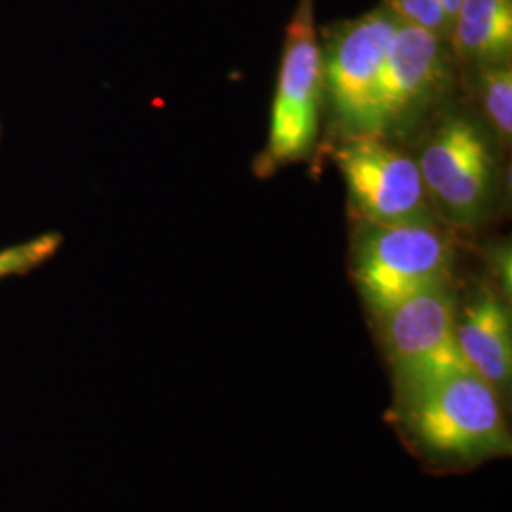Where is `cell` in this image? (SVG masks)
<instances>
[{"instance_id": "ba28073f", "label": "cell", "mask_w": 512, "mask_h": 512, "mask_svg": "<svg viewBox=\"0 0 512 512\" xmlns=\"http://www.w3.org/2000/svg\"><path fill=\"white\" fill-rule=\"evenodd\" d=\"M450 44L399 19L385 59L378 135H401L444 95L452 78Z\"/></svg>"}, {"instance_id": "3957f363", "label": "cell", "mask_w": 512, "mask_h": 512, "mask_svg": "<svg viewBox=\"0 0 512 512\" xmlns=\"http://www.w3.org/2000/svg\"><path fill=\"white\" fill-rule=\"evenodd\" d=\"M421 181L437 219L456 230H475L490 213L495 156L473 118L450 114L427 135L420 156Z\"/></svg>"}, {"instance_id": "52a82bcc", "label": "cell", "mask_w": 512, "mask_h": 512, "mask_svg": "<svg viewBox=\"0 0 512 512\" xmlns=\"http://www.w3.org/2000/svg\"><path fill=\"white\" fill-rule=\"evenodd\" d=\"M456 313V294L442 283L374 315L397 391L469 368L456 342Z\"/></svg>"}, {"instance_id": "2e32d148", "label": "cell", "mask_w": 512, "mask_h": 512, "mask_svg": "<svg viewBox=\"0 0 512 512\" xmlns=\"http://www.w3.org/2000/svg\"><path fill=\"white\" fill-rule=\"evenodd\" d=\"M0 135H2V129H0Z\"/></svg>"}, {"instance_id": "8992f818", "label": "cell", "mask_w": 512, "mask_h": 512, "mask_svg": "<svg viewBox=\"0 0 512 512\" xmlns=\"http://www.w3.org/2000/svg\"><path fill=\"white\" fill-rule=\"evenodd\" d=\"M357 219L378 224H440L416 158L380 135H348L336 148Z\"/></svg>"}, {"instance_id": "277c9868", "label": "cell", "mask_w": 512, "mask_h": 512, "mask_svg": "<svg viewBox=\"0 0 512 512\" xmlns=\"http://www.w3.org/2000/svg\"><path fill=\"white\" fill-rule=\"evenodd\" d=\"M315 23V0H298L287 25L277 74L268 145L258 175L308 158L319 133L323 97V46Z\"/></svg>"}, {"instance_id": "5bb4252c", "label": "cell", "mask_w": 512, "mask_h": 512, "mask_svg": "<svg viewBox=\"0 0 512 512\" xmlns=\"http://www.w3.org/2000/svg\"><path fill=\"white\" fill-rule=\"evenodd\" d=\"M495 260H492V266H495V272L499 275L501 289H503V298L505 294H511V249L501 245L495 249Z\"/></svg>"}, {"instance_id": "5b68a950", "label": "cell", "mask_w": 512, "mask_h": 512, "mask_svg": "<svg viewBox=\"0 0 512 512\" xmlns=\"http://www.w3.org/2000/svg\"><path fill=\"white\" fill-rule=\"evenodd\" d=\"M397 25L399 18L380 4L325 31L323 92L342 137L378 135L382 76Z\"/></svg>"}, {"instance_id": "6da1fadb", "label": "cell", "mask_w": 512, "mask_h": 512, "mask_svg": "<svg viewBox=\"0 0 512 512\" xmlns=\"http://www.w3.org/2000/svg\"><path fill=\"white\" fill-rule=\"evenodd\" d=\"M505 401L473 370L461 368L397 391V418L416 450L442 465L507 456Z\"/></svg>"}, {"instance_id": "8fae6325", "label": "cell", "mask_w": 512, "mask_h": 512, "mask_svg": "<svg viewBox=\"0 0 512 512\" xmlns=\"http://www.w3.org/2000/svg\"><path fill=\"white\" fill-rule=\"evenodd\" d=\"M476 88L486 118L490 120L501 143H509L512 135V69L511 63H495L473 69Z\"/></svg>"}, {"instance_id": "9a60e30c", "label": "cell", "mask_w": 512, "mask_h": 512, "mask_svg": "<svg viewBox=\"0 0 512 512\" xmlns=\"http://www.w3.org/2000/svg\"><path fill=\"white\" fill-rule=\"evenodd\" d=\"M439 2L442 10H444V14H446V18H448L450 25H452V29H454V21L458 18L459 8H461L463 0H439Z\"/></svg>"}, {"instance_id": "7c38bea8", "label": "cell", "mask_w": 512, "mask_h": 512, "mask_svg": "<svg viewBox=\"0 0 512 512\" xmlns=\"http://www.w3.org/2000/svg\"><path fill=\"white\" fill-rule=\"evenodd\" d=\"M63 245L59 232L40 234L37 238L0 249V281L6 277H25L48 264Z\"/></svg>"}, {"instance_id": "4fadbf2b", "label": "cell", "mask_w": 512, "mask_h": 512, "mask_svg": "<svg viewBox=\"0 0 512 512\" xmlns=\"http://www.w3.org/2000/svg\"><path fill=\"white\" fill-rule=\"evenodd\" d=\"M382 4L404 23L427 31L433 37L450 44L452 25L446 18L439 0H384Z\"/></svg>"}, {"instance_id": "7a4b0ae2", "label": "cell", "mask_w": 512, "mask_h": 512, "mask_svg": "<svg viewBox=\"0 0 512 512\" xmlns=\"http://www.w3.org/2000/svg\"><path fill=\"white\" fill-rule=\"evenodd\" d=\"M456 253L440 224H378L359 220L351 272L374 315L412 294L450 283Z\"/></svg>"}, {"instance_id": "30bf717a", "label": "cell", "mask_w": 512, "mask_h": 512, "mask_svg": "<svg viewBox=\"0 0 512 512\" xmlns=\"http://www.w3.org/2000/svg\"><path fill=\"white\" fill-rule=\"evenodd\" d=\"M450 50L469 69L511 63L512 0H463Z\"/></svg>"}, {"instance_id": "9c48e42d", "label": "cell", "mask_w": 512, "mask_h": 512, "mask_svg": "<svg viewBox=\"0 0 512 512\" xmlns=\"http://www.w3.org/2000/svg\"><path fill=\"white\" fill-rule=\"evenodd\" d=\"M456 342L469 370L505 401L511 393L512 327L505 298L480 287L456 313Z\"/></svg>"}]
</instances>
